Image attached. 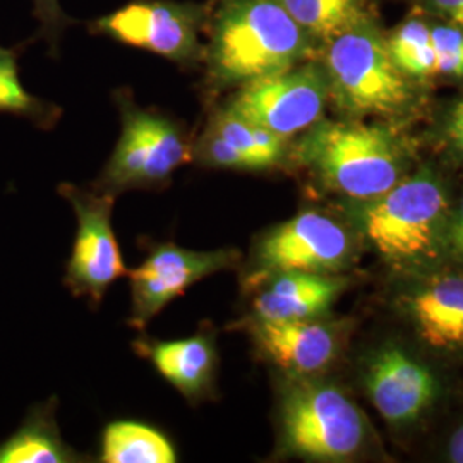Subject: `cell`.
<instances>
[{"mask_svg":"<svg viewBox=\"0 0 463 463\" xmlns=\"http://www.w3.org/2000/svg\"><path fill=\"white\" fill-rule=\"evenodd\" d=\"M309 49V34L279 0H222L204 61L212 84L231 86L298 66Z\"/></svg>","mask_w":463,"mask_h":463,"instance_id":"cell-1","label":"cell"},{"mask_svg":"<svg viewBox=\"0 0 463 463\" xmlns=\"http://www.w3.org/2000/svg\"><path fill=\"white\" fill-rule=\"evenodd\" d=\"M298 156L331 191L361 201L380 198L403 174L395 137L355 122H316L304 136Z\"/></svg>","mask_w":463,"mask_h":463,"instance_id":"cell-2","label":"cell"},{"mask_svg":"<svg viewBox=\"0 0 463 463\" xmlns=\"http://www.w3.org/2000/svg\"><path fill=\"white\" fill-rule=\"evenodd\" d=\"M449 216L447 191L430 172L402 177L363 215L369 242L393 263H417L441 250Z\"/></svg>","mask_w":463,"mask_h":463,"instance_id":"cell-3","label":"cell"},{"mask_svg":"<svg viewBox=\"0 0 463 463\" xmlns=\"http://www.w3.org/2000/svg\"><path fill=\"white\" fill-rule=\"evenodd\" d=\"M281 445L300 458L340 462L364 445L363 412L336 386L298 378L280 402Z\"/></svg>","mask_w":463,"mask_h":463,"instance_id":"cell-4","label":"cell"},{"mask_svg":"<svg viewBox=\"0 0 463 463\" xmlns=\"http://www.w3.org/2000/svg\"><path fill=\"white\" fill-rule=\"evenodd\" d=\"M328 42L325 74L331 95L345 110L393 116L405 109L411 99L407 76L378 32L361 21Z\"/></svg>","mask_w":463,"mask_h":463,"instance_id":"cell-5","label":"cell"},{"mask_svg":"<svg viewBox=\"0 0 463 463\" xmlns=\"http://www.w3.org/2000/svg\"><path fill=\"white\" fill-rule=\"evenodd\" d=\"M122 131L103 172V187L124 191L166 183L193 156L181 128L168 117L120 99Z\"/></svg>","mask_w":463,"mask_h":463,"instance_id":"cell-6","label":"cell"},{"mask_svg":"<svg viewBox=\"0 0 463 463\" xmlns=\"http://www.w3.org/2000/svg\"><path fill=\"white\" fill-rule=\"evenodd\" d=\"M328 95L325 69L306 64L242 84L227 107L266 131L288 139L321 120Z\"/></svg>","mask_w":463,"mask_h":463,"instance_id":"cell-7","label":"cell"},{"mask_svg":"<svg viewBox=\"0 0 463 463\" xmlns=\"http://www.w3.org/2000/svg\"><path fill=\"white\" fill-rule=\"evenodd\" d=\"M204 17V7L191 2L136 0L99 19L95 30L120 43L189 66L204 59V47L199 43Z\"/></svg>","mask_w":463,"mask_h":463,"instance_id":"cell-8","label":"cell"},{"mask_svg":"<svg viewBox=\"0 0 463 463\" xmlns=\"http://www.w3.org/2000/svg\"><path fill=\"white\" fill-rule=\"evenodd\" d=\"M78 218V232L67 265L66 285L76 298H86L99 306L107 288L128 275L120 248L112 229L114 194H88L62 185Z\"/></svg>","mask_w":463,"mask_h":463,"instance_id":"cell-9","label":"cell"},{"mask_svg":"<svg viewBox=\"0 0 463 463\" xmlns=\"http://www.w3.org/2000/svg\"><path fill=\"white\" fill-rule=\"evenodd\" d=\"M352 239L344 225L319 212H302L261 239L256 265L261 275L335 273L347 265Z\"/></svg>","mask_w":463,"mask_h":463,"instance_id":"cell-10","label":"cell"},{"mask_svg":"<svg viewBox=\"0 0 463 463\" xmlns=\"http://www.w3.org/2000/svg\"><path fill=\"white\" fill-rule=\"evenodd\" d=\"M235 261L237 252L231 249L193 250L175 244L153 249L141 265L128 271L133 298L131 325L145 330L172 300L184 296L194 283L235 265Z\"/></svg>","mask_w":463,"mask_h":463,"instance_id":"cell-11","label":"cell"},{"mask_svg":"<svg viewBox=\"0 0 463 463\" xmlns=\"http://www.w3.org/2000/svg\"><path fill=\"white\" fill-rule=\"evenodd\" d=\"M367 392L390 424L405 426L424 414L438 395L430 367L398 347L380 350L367 367Z\"/></svg>","mask_w":463,"mask_h":463,"instance_id":"cell-12","label":"cell"},{"mask_svg":"<svg viewBox=\"0 0 463 463\" xmlns=\"http://www.w3.org/2000/svg\"><path fill=\"white\" fill-rule=\"evenodd\" d=\"M249 333L266 359L292 376L309 378L330 367L340 352V328L313 319H252Z\"/></svg>","mask_w":463,"mask_h":463,"instance_id":"cell-13","label":"cell"},{"mask_svg":"<svg viewBox=\"0 0 463 463\" xmlns=\"http://www.w3.org/2000/svg\"><path fill=\"white\" fill-rule=\"evenodd\" d=\"M283 143L285 139L225 107L210 118L196 155L204 165L215 168L265 170L283 158Z\"/></svg>","mask_w":463,"mask_h":463,"instance_id":"cell-14","label":"cell"},{"mask_svg":"<svg viewBox=\"0 0 463 463\" xmlns=\"http://www.w3.org/2000/svg\"><path fill=\"white\" fill-rule=\"evenodd\" d=\"M254 298V319L294 321L313 319L326 313L345 290L347 281L331 273H277Z\"/></svg>","mask_w":463,"mask_h":463,"instance_id":"cell-15","label":"cell"},{"mask_svg":"<svg viewBox=\"0 0 463 463\" xmlns=\"http://www.w3.org/2000/svg\"><path fill=\"white\" fill-rule=\"evenodd\" d=\"M151 364L174 388L191 402L212 397L215 386V338L212 333H198L191 338L143 344Z\"/></svg>","mask_w":463,"mask_h":463,"instance_id":"cell-16","label":"cell"},{"mask_svg":"<svg viewBox=\"0 0 463 463\" xmlns=\"http://www.w3.org/2000/svg\"><path fill=\"white\" fill-rule=\"evenodd\" d=\"M419 338L436 350L463 348V275H443L407 300Z\"/></svg>","mask_w":463,"mask_h":463,"instance_id":"cell-17","label":"cell"},{"mask_svg":"<svg viewBox=\"0 0 463 463\" xmlns=\"http://www.w3.org/2000/svg\"><path fill=\"white\" fill-rule=\"evenodd\" d=\"M101 462L174 463V445L165 434L134 420H117L107 426L101 438Z\"/></svg>","mask_w":463,"mask_h":463,"instance_id":"cell-18","label":"cell"},{"mask_svg":"<svg viewBox=\"0 0 463 463\" xmlns=\"http://www.w3.org/2000/svg\"><path fill=\"white\" fill-rule=\"evenodd\" d=\"M74 455L49 417H32L0 447V463H67Z\"/></svg>","mask_w":463,"mask_h":463,"instance_id":"cell-19","label":"cell"},{"mask_svg":"<svg viewBox=\"0 0 463 463\" xmlns=\"http://www.w3.org/2000/svg\"><path fill=\"white\" fill-rule=\"evenodd\" d=\"M307 34L331 40L363 19V0H279Z\"/></svg>","mask_w":463,"mask_h":463,"instance_id":"cell-20","label":"cell"},{"mask_svg":"<svg viewBox=\"0 0 463 463\" xmlns=\"http://www.w3.org/2000/svg\"><path fill=\"white\" fill-rule=\"evenodd\" d=\"M0 112L42 118L49 116L47 105L30 95L19 80L16 50L0 47Z\"/></svg>","mask_w":463,"mask_h":463,"instance_id":"cell-21","label":"cell"},{"mask_svg":"<svg viewBox=\"0 0 463 463\" xmlns=\"http://www.w3.org/2000/svg\"><path fill=\"white\" fill-rule=\"evenodd\" d=\"M430 43L436 53V76L463 78V32L457 26L430 28Z\"/></svg>","mask_w":463,"mask_h":463,"instance_id":"cell-22","label":"cell"},{"mask_svg":"<svg viewBox=\"0 0 463 463\" xmlns=\"http://www.w3.org/2000/svg\"><path fill=\"white\" fill-rule=\"evenodd\" d=\"M386 43L398 69H402L415 53L430 43V28L422 21H407L386 40Z\"/></svg>","mask_w":463,"mask_h":463,"instance_id":"cell-23","label":"cell"},{"mask_svg":"<svg viewBox=\"0 0 463 463\" xmlns=\"http://www.w3.org/2000/svg\"><path fill=\"white\" fill-rule=\"evenodd\" d=\"M441 250H447L451 260L463 265V196L458 206L453 212H449Z\"/></svg>","mask_w":463,"mask_h":463,"instance_id":"cell-24","label":"cell"},{"mask_svg":"<svg viewBox=\"0 0 463 463\" xmlns=\"http://www.w3.org/2000/svg\"><path fill=\"white\" fill-rule=\"evenodd\" d=\"M33 4L34 16L40 19L45 36L50 40L57 38L69 21L59 5V0H33Z\"/></svg>","mask_w":463,"mask_h":463,"instance_id":"cell-25","label":"cell"},{"mask_svg":"<svg viewBox=\"0 0 463 463\" xmlns=\"http://www.w3.org/2000/svg\"><path fill=\"white\" fill-rule=\"evenodd\" d=\"M448 133H449L453 145L463 153V99L455 105V109L451 112Z\"/></svg>","mask_w":463,"mask_h":463,"instance_id":"cell-26","label":"cell"},{"mask_svg":"<svg viewBox=\"0 0 463 463\" xmlns=\"http://www.w3.org/2000/svg\"><path fill=\"white\" fill-rule=\"evenodd\" d=\"M438 11L453 21L455 26L463 28V0H430Z\"/></svg>","mask_w":463,"mask_h":463,"instance_id":"cell-27","label":"cell"},{"mask_svg":"<svg viewBox=\"0 0 463 463\" xmlns=\"http://www.w3.org/2000/svg\"><path fill=\"white\" fill-rule=\"evenodd\" d=\"M447 455L449 462L463 463V424L449 436Z\"/></svg>","mask_w":463,"mask_h":463,"instance_id":"cell-28","label":"cell"}]
</instances>
